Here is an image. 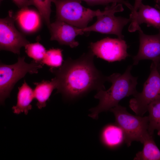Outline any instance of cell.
<instances>
[{"instance_id":"22","label":"cell","mask_w":160,"mask_h":160,"mask_svg":"<svg viewBox=\"0 0 160 160\" xmlns=\"http://www.w3.org/2000/svg\"><path fill=\"white\" fill-rule=\"evenodd\" d=\"M85 1L89 6L107 5L110 3H116L124 4L131 12L134 10V7L127 1L125 0H80Z\"/></svg>"},{"instance_id":"17","label":"cell","mask_w":160,"mask_h":160,"mask_svg":"<svg viewBox=\"0 0 160 160\" xmlns=\"http://www.w3.org/2000/svg\"><path fill=\"white\" fill-rule=\"evenodd\" d=\"M124 138L123 131L119 127L109 125L103 129L101 134V139L107 146L112 147L116 146L122 142Z\"/></svg>"},{"instance_id":"12","label":"cell","mask_w":160,"mask_h":160,"mask_svg":"<svg viewBox=\"0 0 160 160\" xmlns=\"http://www.w3.org/2000/svg\"><path fill=\"white\" fill-rule=\"evenodd\" d=\"M129 18L131 23L128 30L130 32L137 30L143 23H146L148 27L160 29V10L155 7L142 3L137 11L131 12Z\"/></svg>"},{"instance_id":"26","label":"cell","mask_w":160,"mask_h":160,"mask_svg":"<svg viewBox=\"0 0 160 160\" xmlns=\"http://www.w3.org/2000/svg\"><path fill=\"white\" fill-rule=\"evenodd\" d=\"M156 4L160 3V0H154Z\"/></svg>"},{"instance_id":"14","label":"cell","mask_w":160,"mask_h":160,"mask_svg":"<svg viewBox=\"0 0 160 160\" xmlns=\"http://www.w3.org/2000/svg\"><path fill=\"white\" fill-rule=\"evenodd\" d=\"M34 98L33 90L24 80L21 86L18 87L17 104L12 108L13 113L19 114L24 112L27 115L32 108L31 103Z\"/></svg>"},{"instance_id":"2","label":"cell","mask_w":160,"mask_h":160,"mask_svg":"<svg viewBox=\"0 0 160 160\" xmlns=\"http://www.w3.org/2000/svg\"><path fill=\"white\" fill-rule=\"evenodd\" d=\"M132 65L128 66L122 74L115 73L107 77V81L112 85L108 90L97 91L94 96L99 100L98 105L90 109L92 113L89 116L97 119L99 114L107 111L118 105L119 101L124 98L133 96L138 92L136 89L137 77L133 76L131 73Z\"/></svg>"},{"instance_id":"25","label":"cell","mask_w":160,"mask_h":160,"mask_svg":"<svg viewBox=\"0 0 160 160\" xmlns=\"http://www.w3.org/2000/svg\"><path fill=\"white\" fill-rule=\"evenodd\" d=\"M155 7L160 10V3L156 4Z\"/></svg>"},{"instance_id":"9","label":"cell","mask_w":160,"mask_h":160,"mask_svg":"<svg viewBox=\"0 0 160 160\" xmlns=\"http://www.w3.org/2000/svg\"><path fill=\"white\" fill-rule=\"evenodd\" d=\"M128 46L123 39L106 37L95 42H91L90 49L97 57L108 62L120 61L129 55Z\"/></svg>"},{"instance_id":"20","label":"cell","mask_w":160,"mask_h":160,"mask_svg":"<svg viewBox=\"0 0 160 160\" xmlns=\"http://www.w3.org/2000/svg\"><path fill=\"white\" fill-rule=\"evenodd\" d=\"M30 5L34 6L48 27L50 24V18L52 0H29Z\"/></svg>"},{"instance_id":"21","label":"cell","mask_w":160,"mask_h":160,"mask_svg":"<svg viewBox=\"0 0 160 160\" xmlns=\"http://www.w3.org/2000/svg\"><path fill=\"white\" fill-rule=\"evenodd\" d=\"M25 47V52L28 57L36 62L42 64L41 61L47 51L44 47L37 41L34 43H29Z\"/></svg>"},{"instance_id":"27","label":"cell","mask_w":160,"mask_h":160,"mask_svg":"<svg viewBox=\"0 0 160 160\" xmlns=\"http://www.w3.org/2000/svg\"><path fill=\"white\" fill-rule=\"evenodd\" d=\"M157 69L159 73L160 74V65L157 67Z\"/></svg>"},{"instance_id":"11","label":"cell","mask_w":160,"mask_h":160,"mask_svg":"<svg viewBox=\"0 0 160 160\" xmlns=\"http://www.w3.org/2000/svg\"><path fill=\"white\" fill-rule=\"evenodd\" d=\"M48 27L51 34V40L56 41L60 45L71 48L78 46L79 43L75 40V38L84 33L81 28L57 20L51 23Z\"/></svg>"},{"instance_id":"23","label":"cell","mask_w":160,"mask_h":160,"mask_svg":"<svg viewBox=\"0 0 160 160\" xmlns=\"http://www.w3.org/2000/svg\"><path fill=\"white\" fill-rule=\"evenodd\" d=\"M12 0L19 8L20 9L27 7L30 6L29 0Z\"/></svg>"},{"instance_id":"19","label":"cell","mask_w":160,"mask_h":160,"mask_svg":"<svg viewBox=\"0 0 160 160\" xmlns=\"http://www.w3.org/2000/svg\"><path fill=\"white\" fill-rule=\"evenodd\" d=\"M62 51V50L59 48H53L47 50L41 63L52 68L60 66L63 61Z\"/></svg>"},{"instance_id":"1","label":"cell","mask_w":160,"mask_h":160,"mask_svg":"<svg viewBox=\"0 0 160 160\" xmlns=\"http://www.w3.org/2000/svg\"><path fill=\"white\" fill-rule=\"evenodd\" d=\"M95 55L90 50L79 58H68L58 68L49 71L55 76L57 93H60L66 100H72L96 90H105L107 77L95 67Z\"/></svg>"},{"instance_id":"15","label":"cell","mask_w":160,"mask_h":160,"mask_svg":"<svg viewBox=\"0 0 160 160\" xmlns=\"http://www.w3.org/2000/svg\"><path fill=\"white\" fill-rule=\"evenodd\" d=\"M36 85L33 90L34 98L37 100L38 108L41 109L46 106L53 90L56 88V83L54 78L51 81L43 80L39 82L34 83Z\"/></svg>"},{"instance_id":"24","label":"cell","mask_w":160,"mask_h":160,"mask_svg":"<svg viewBox=\"0 0 160 160\" xmlns=\"http://www.w3.org/2000/svg\"><path fill=\"white\" fill-rule=\"evenodd\" d=\"M143 0H135L134 7V10L132 12L137 11L140 4L142 3Z\"/></svg>"},{"instance_id":"16","label":"cell","mask_w":160,"mask_h":160,"mask_svg":"<svg viewBox=\"0 0 160 160\" xmlns=\"http://www.w3.org/2000/svg\"><path fill=\"white\" fill-rule=\"evenodd\" d=\"M142 150L137 152L134 160H160V151L156 145L153 135L149 134L145 140Z\"/></svg>"},{"instance_id":"6","label":"cell","mask_w":160,"mask_h":160,"mask_svg":"<svg viewBox=\"0 0 160 160\" xmlns=\"http://www.w3.org/2000/svg\"><path fill=\"white\" fill-rule=\"evenodd\" d=\"M122 4L112 3L111 5L107 6L103 14L97 16V20L93 25L84 28H81L84 33L95 31L102 33L114 34L119 38L123 39L124 36L122 32L124 27L130 19L121 17H116L115 13L122 12L124 9Z\"/></svg>"},{"instance_id":"3","label":"cell","mask_w":160,"mask_h":160,"mask_svg":"<svg viewBox=\"0 0 160 160\" xmlns=\"http://www.w3.org/2000/svg\"><path fill=\"white\" fill-rule=\"evenodd\" d=\"M110 111L113 113L117 124L122 129L128 147L134 141L143 143L149 134L148 116L133 115L129 113L125 107L119 105Z\"/></svg>"},{"instance_id":"18","label":"cell","mask_w":160,"mask_h":160,"mask_svg":"<svg viewBox=\"0 0 160 160\" xmlns=\"http://www.w3.org/2000/svg\"><path fill=\"white\" fill-rule=\"evenodd\" d=\"M148 111L149 113L148 133L153 135L154 131L156 130L160 136V99L151 102L148 105Z\"/></svg>"},{"instance_id":"5","label":"cell","mask_w":160,"mask_h":160,"mask_svg":"<svg viewBox=\"0 0 160 160\" xmlns=\"http://www.w3.org/2000/svg\"><path fill=\"white\" fill-rule=\"evenodd\" d=\"M80 0H52L56 10V20L64 21L76 27L84 28L95 17L104 10H93L81 4Z\"/></svg>"},{"instance_id":"7","label":"cell","mask_w":160,"mask_h":160,"mask_svg":"<svg viewBox=\"0 0 160 160\" xmlns=\"http://www.w3.org/2000/svg\"><path fill=\"white\" fill-rule=\"evenodd\" d=\"M157 65L152 62L150 73L141 92H138L129 101V107L137 115L143 116L148 111L149 105L160 99V74Z\"/></svg>"},{"instance_id":"10","label":"cell","mask_w":160,"mask_h":160,"mask_svg":"<svg viewBox=\"0 0 160 160\" xmlns=\"http://www.w3.org/2000/svg\"><path fill=\"white\" fill-rule=\"evenodd\" d=\"M137 31L139 35V47L137 54L133 58V65H137L143 60H150L160 65V29L155 35H148L144 33L140 26Z\"/></svg>"},{"instance_id":"8","label":"cell","mask_w":160,"mask_h":160,"mask_svg":"<svg viewBox=\"0 0 160 160\" xmlns=\"http://www.w3.org/2000/svg\"><path fill=\"white\" fill-rule=\"evenodd\" d=\"M15 16L12 11L8 16L0 20V49L20 54L21 48L30 42L24 36L18 31L14 25Z\"/></svg>"},{"instance_id":"13","label":"cell","mask_w":160,"mask_h":160,"mask_svg":"<svg viewBox=\"0 0 160 160\" xmlns=\"http://www.w3.org/2000/svg\"><path fill=\"white\" fill-rule=\"evenodd\" d=\"M40 16L39 13L27 7L20 9L15 16V19L23 31L31 33L39 28L41 25Z\"/></svg>"},{"instance_id":"4","label":"cell","mask_w":160,"mask_h":160,"mask_svg":"<svg viewBox=\"0 0 160 160\" xmlns=\"http://www.w3.org/2000/svg\"><path fill=\"white\" fill-rule=\"evenodd\" d=\"M24 56H19L17 62L8 65L0 63V101L1 105L4 104L5 100L10 97L11 92L16 83L27 73H37L38 69L43 65L34 60L28 63L25 61Z\"/></svg>"}]
</instances>
